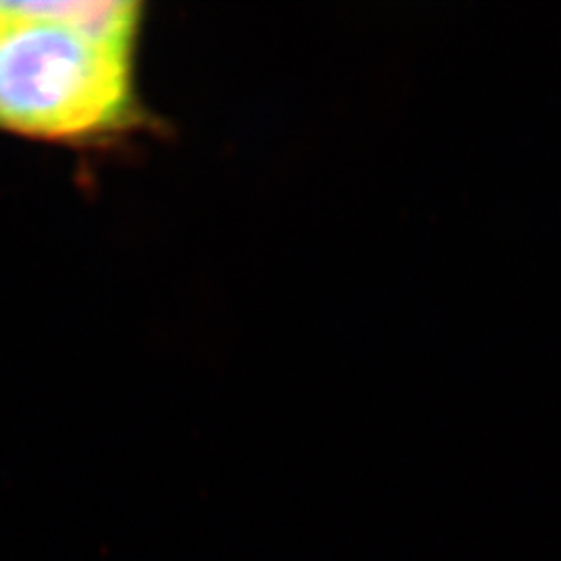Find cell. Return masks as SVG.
<instances>
[{
  "label": "cell",
  "mask_w": 561,
  "mask_h": 561,
  "mask_svg": "<svg viewBox=\"0 0 561 561\" xmlns=\"http://www.w3.org/2000/svg\"><path fill=\"white\" fill-rule=\"evenodd\" d=\"M9 7L23 18L50 21L90 41L129 50L138 23V7L131 2H9Z\"/></svg>",
  "instance_id": "2"
},
{
  "label": "cell",
  "mask_w": 561,
  "mask_h": 561,
  "mask_svg": "<svg viewBox=\"0 0 561 561\" xmlns=\"http://www.w3.org/2000/svg\"><path fill=\"white\" fill-rule=\"evenodd\" d=\"M129 104V48L23 18L0 2V125L83 138L117 125Z\"/></svg>",
  "instance_id": "1"
}]
</instances>
